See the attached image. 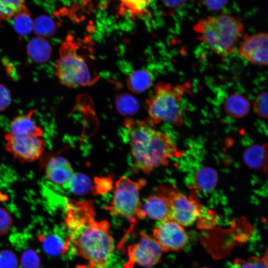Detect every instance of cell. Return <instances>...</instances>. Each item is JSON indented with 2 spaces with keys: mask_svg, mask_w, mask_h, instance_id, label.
Masks as SVG:
<instances>
[{
  "mask_svg": "<svg viewBox=\"0 0 268 268\" xmlns=\"http://www.w3.org/2000/svg\"><path fill=\"white\" fill-rule=\"evenodd\" d=\"M198 39L221 57L233 53L243 36L244 25L233 16L221 14L200 20L193 26Z\"/></svg>",
  "mask_w": 268,
  "mask_h": 268,
  "instance_id": "3957f363",
  "label": "cell"
},
{
  "mask_svg": "<svg viewBox=\"0 0 268 268\" xmlns=\"http://www.w3.org/2000/svg\"><path fill=\"white\" fill-rule=\"evenodd\" d=\"M18 259L15 254L9 250L0 251V268H17Z\"/></svg>",
  "mask_w": 268,
  "mask_h": 268,
  "instance_id": "f546056e",
  "label": "cell"
},
{
  "mask_svg": "<svg viewBox=\"0 0 268 268\" xmlns=\"http://www.w3.org/2000/svg\"><path fill=\"white\" fill-rule=\"evenodd\" d=\"M206 6L212 10H219L224 7L229 0H203Z\"/></svg>",
  "mask_w": 268,
  "mask_h": 268,
  "instance_id": "836d02e7",
  "label": "cell"
},
{
  "mask_svg": "<svg viewBox=\"0 0 268 268\" xmlns=\"http://www.w3.org/2000/svg\"><path fill=\"white\" fill-rule=\"evenodd\" d=\"M33 30L38 37L43 38L48 37L55 33L56 24L50 17L42 15L33 22Z\"/></svg>",
  "mask_w": 268,
  "mask_h": 268,
  "instance_id": "603a6c76",
  "label": "cell"
},
{
  "mask_svg": "<svg viewBox=\"0 0 268 268\" xmlns=\"http://www.w3.org/2000/svg\"></svg>",
  "mask_w": 268,
  "mask_h": 268,
  "instance_id": "74e56055",
  "label": "cell"
},
{
  "mask_svg": "<svg viewBox=\"0 0 268 268\" xmlns=\"http://www.w3.org/2000/svg\"><path fill=\"white\" fill-rule=\"evenodd\" d=\"M125 126L135 170L149 174L158 167L167 165L170 159L183 155L172 138L155 129L148 119L138 122L127 119Z\"/></svg>",
  "mask_w": 268,
  "mask_h": 268,
  "instance_id": "7a4b0ae2",
  "label": "cell"
},
{
  "mask_svg": "<svg viewBox=\"0 0 268 268\" xmlns=\"http://www.w3.org/2000/svg\"><path fill=\"white\" fill-rule=\"evenodd\" d=\"M243 159L251 168L262 170L268 174V143L249 146L244 153Z\"/></svg>",
  "mask_w": 268,
  "mask_h": 268,
  "instance_id": "5bb4252c",
  "label": "cell"
},
{
  "mask_svg": "<svg viewBox=\"0 0 268 268\" xmlns=\"http://www.w3.org/2000/svg\"><path fill=\"white\" fill-rule=\"evenodd\" d=\"M218 176L216 172L210 167H204L194 175L195 187L204 193L212 191L216 185Z\"/></svg>",
  "mask_w": 268,
  "mask_h": 268,
  "instance_id": "ac0fdd59",
  "label": "cell"
},
{
  "mask_svg": "<svg viewBox=\"0 0 268 268\" xmlns=\"http://www.w3.org/2000/svg\"><path fill=\"white\" fill-rule=\"evenodd\" d=\"M38 240L44 252L51 256H55L66 252L65 240L53 234H40Z\"/></svg>",
  "mask_w": 268,
  "mask_h": 268,
  "instance_id": "44dd1931",
  "label": "cell"
},
{
  "mask_svg": "<svg viewBox=\"0 0 268 268\" xmlns=\"http://www.w3.org/2000/svg\"><path fill=\"white\" fill-rule=\"evenodd\" d=\"M155 193L166 202L169 210L168 219L183 226L192 224L201 213L195 197L188 198L173 185H160Z\"/></svg>",
  "mask_w": 268,
  "mask_h": 268,
  "instance_id": "52a82bcc",
  "label": "cell"
},
{
  "mask_svg": "<svg viewBox=\"0 0 268 268\" xmlns=\"http://www.w3.org/2000/svg\"><path fill=\"white\" fill-rule=\"evenodd\" d=\"M21 268H40L41 262L36 252L31 248L23 250L20 258Z\"/></svg>",
  "mask_w": 268,
  "mask_h": 268,
  "instance_id": "d4e9b609",
  "label": "cell"
},
{
  "mask_svg": "<svg viewBox=\"0 0 268 268\" xmlns=\"http://www.w3.org/2000/svg\"><path fill=\"white\" fill-rule=\"evenodd\" d=\"M13 19L14 27L20 35H26L33 30V22L30 13L19 14Z\"/></svg>",
  "mask_w": 268,
  "mask_h": 268,
  "instance_id": "484cf974",
  "label": "cell"
},
{
  "mask_svg": "<svg viewBox=\"0 0 268 268\" xmlns=\"http://www.w3.org/2000/svg\"><path fill=\"white\" fill-rule=\"evenodd\" d=\"M5 149L18 161L32 162L42 155L45 142L41 137L21 136L10 133L4 135Z\"/></svg>",
  "mask_w": 268,
  "mask_h": 268,
  "instance_id": "9c48e42d",
  "label": "cell"
},
{
  "mask_svg": "<svg viewBox=\"0 0 268 268\" xmlns=\"http://www.w3.org/2000/svg\"><path fill=\"white\" fill-rule=\"evenodd\" d=\"M234 268H267L263 258L255 256L246 260L236 259L234 261Z\"/></svg>",
  "mask_w": 268,
  "mask_h": 268,
  "instance_id": "f1b7e54d",
  "label": "cell"
},
{
  "mask_svg": "<svg viewBox=\"0 0 268 268\" xmlns=\"http://www.w3.org/2000/svg\"><path fill=\"white\" fill-rule=\"evenodd\" d=\"M11 102V96L8 88L0 84V112L6 110Z\"/></svg>",
  "mask_w": 268,
  "mask_h": 268,
  "instance_id": "d6a6232c",
  "label": "cell"
},
{
  "mask_svg": "<svg viewBox=\"0 0 268 268\" xmlns=\"http://www.w3.org/2000/svg\"><path fill=\"white\" fill-rule=\"evenodd\" d=\"M142 208L145 216L152 219L162 221L168 219V206L165 201L158 196L147 198Z\"/></svg>",
  "mask_w": 268,
  "mask_h": 268,
  "instance_id": "9a60e30c",
  "label": "cell"
},
{
  "mask_svg": "<svg viewBox=\"0 0 268 268\" xmlns=\"http://www.w3.org/2000/svg\"><path fill=\"white\" fill-rule=\"evenodd\" d=\"M152 83L151 73L145 69L132 72L127 79L128 88L133 92L141 93L147 89Z\"/></svg>",
  "mask_w": 268,
  "mask_h": 268,
  "instance_id": "ffe728a7",
  "label": "cell"
},
{
  "mask_svg": "<svg viewBox=\"0 0 268 268\" xmlns=\"http://www.w3.org/2000/svg\"><path fill=\"white\" fill-rule=\"evenodd\" d=\"M27 53L33 62L41 63L48 61L51 53V47L43 38L35 37L27 45Z\"/></svg>",
  "mask_w": 268,
  "mask_h": 268,
  "instance_id": "e0dca14e",
  "label": "cell"
},
{
  "mask_svg": "<svg viewBox=\"0 0 268 268\" xmlns=\"http://www.w3.org/2000/svg\"><path fill=\"white\" fill-rule=\"evenodd\" d=\"M190 85L189 82L177 85L163 81L157 83L146 101L148 119L154 125L167 122L174 126H182L184 114L182 101Z\"/></svg>",
  "mask_w": 268,
  "mask_h": 268,
  "instance_id": "277c9868",
  "label": "cell"
},
{
  "mask_svg": "<svg viewBox=\"0 0 268 268\" xmlns=\"http://www.w3.org/2000/svg\"><path fill=\"white\" fill-rule=\"evenodd\" d=\"M111 177L96 178L94 186L92 187V192L95 195L105 193L108 192L112 187Z\"/></svg>",
  "mask_w": 268,
  "mask_h": 268,
  "instance_id": "4dcf8cb0",
  "label": "cell"
},
{
  "mask_svg": "<svg viewBox=\"0 0 268 268\" xmlns=\"http://www.w3.org/2000/svg\"><path fill=\"white\" fill-rule=\"evenodd\" d=\"M67 207L66 252L70 248L74 255L86 260L91 268H105L114 250L108 222L96 220L91 200H69Z\"/></svg>",
  "mask_w": 268,
  "mask_h": 268,
  "instance_id": "6da1fadb",
  "label": "cell"
},
{
  "mask_svg": "<svg viewBox=\"0 0 268 268\" xmlns=\"http://www.w3.org/2000/svg\"><path fill=\"white\" fill-rule=\"evenodd\" d=\"M122 5L134 16H143L147 13L149 0H119Z\"/></svg>",
  "mask_w": 268,
  "mask_h": 268,
  "instance_id": "4316f807",
  "label": "cell"
},
{
  "mask_svg": "<svg viewBox=\"0 0 268 268\" xmlns=\"http://www.w3.org/2000/svg\"><path fill=\"white\" fill-rule=\"evenodd\" d=\"M225 112L231 117L241 118L246 116L250 110L248 99L240 94H233L226 98L224 103Z\"/></svg>",
  "mask_w": 268,
  "mask_h": 268,
  "instance_id": "2e32d148",
  "label": "cell"
},
{
  "mask_svg": "<svg viewBox=\"0 0 268 268\" xmlns=\"http://www.w3.org/2000/svg\"><path fill=\"white\" fill-rule=\"evenodd\" d=\"M153 236L163 252L180 251L185 246L188 239L183 226L169 219L161 221L154 230Z\"/></svg>",
  "mask_w": 268,
  "mask_h": 268,
  "instance_id": "30bf717a",
  "label": "cell"
},
{
  "mask_svg": "<svg viewBox=\"0 0 268 268\" xmlns=\"http://www.w3.org/2000/svg\"><path fill=\"white\" fill-rule=\"evenodd\" d=\"M12 225V218L8 211L0 207V235L7 233Z\"/></svg>",
  "mask_w": 268,
  "mask_h": 268,
  "instance_id": "1f68e13d",
  "label": "cell"
},
{
  "mask_svg": "<svg viewBox=\"0 0 268 268\" xmlns=\"http://www.w3.org/2000/svg\"><path fill=\"white\" fill-rule=\"evenodd\" d=\"M116 106L121 113L132 115L137 111L139 104L134 97L128 94H123L117 99Z\"/></svg>",
  "mask_w": 268,
  "mask_h": 268,
  "instance_id": "cb8c5ba5",
  "label": "cell"
},
{
  "mask_svg": "<svg viewBox=\"0 0 268 268\" xmlns=\"http://www.w3.org/2000/svg\"><path fill=\"white\" fill-rule=\"evenodd\" d=\"M27 13L25 0H0V23Z\"/></svg>",
  "mask_w": 268,
  "mask_h": 268,
  "instance_id": "d6986e66",
  "label": "cell"
},
{
  "mask_svg": "<svg viewBox=\"0 0 268 268\" xmlns=\"http://www.w3.org/2000/svg\"><path fill=\"white\" fill-rule=\"evenodd\" d=\"M262 258L264 260L267 268H268V246L265 250L264 256Z\"/></svg>",
  "mask_w": 268,
  "mask_h": 268,
  "instance_id": "d590c367",
  "label": "cell"
},
{
  "mask_svg": "<svg viewBox=\"0 0 268 268\" xmlns=\"http://www.w3.org/2000/svg\"><path fill=\"white\" fill-rule=\"evenodd\" d=\"M74 172L69 162L61 156L51 158L45 167V175L52 183L64 187L68 183Z\"/></svg>",
  "mask_w": 268,
  "mask_h": 268,
  "instance_id": "7c38bea8",
  "label": "cell"
},
{
  "mask_svg": "<svg viewBox=\"0 0 268 268\" xmlns=\"http://www.w3.org/2000/svg\"><path fill=\"white\" fill-rule=\"evenodd\" d=\"M238 52L252 64L268 66V32L243 35Z\"/></svg>",
  "mask_w": 268,
  "mask_h": 268,
  "instance_id": "8fae6325",
  "label": "cell"
},
{
  "mask_svg": "<svg viewBox=\"0 0 268 268\" xmlns=\"http://www.w3.org/2000/svg\"><path fill=\"white\" fill-rule=\"evenodd\" d=\"M35 112L34 110H30L26 114L13 119L9 124V133L16 135L42 136L43 134L42 129L32 119Z\"/></svg>",
  "mask_w": 268,
  "mask_h": 268,
  "instance_id": "4fadbf2b",
  "label": "cell"
},
{
  "mask_svg": "<svg viewBox=\"0 0 268 268\" xmlns=\"http://www.w3.org/2000/svg\"><path fill=\"white\" fill-rule=\"evenodd\" d=\"M187 0H162L164 4L169 8H177L182 5Z\"/></svg>",
  "mask_w": 268,
  "mask_h": 268,
  "instance_id": "e575fe53",
  "label": "cell"
},
{
  "mask_svg": "<svg viewBox=\"0 0 268 268\" xmlns=\"http://www.w3.org/2000/svg\"><path fill=\"white\" fill-rule=\"evenodd\" d=\"M254 109L259 117L268 118V92H263L258 95L254 101Z\"/></svg>",
  "mask_w": 268,
  "mask_h": 268,
  "instance_id": "83f0119b",
  "label": "cell"
},
{
  "mask_svg": "<svg viewBox=\"0 0 268 268\" xmlns=\"http://www.w3.org/2000/svg\"><path fill=\"white\" fill-rule=\"evenodd\" d=\"M65 188L69 189L72 193L79 196L86 195L92 189L89 178L80 173H74Z\"/></svg>",
  "mask_w": 268,
  "mask_h": 268,
  "instance_id": "7402d4cb",
  "label": "cell"
},
{
  "mask_svg": "<svg viewBox=\"0 0 268 268\" xmlns=\"http://www.w3.org/2000/svg\"><path fill=\"white\" fill-rule=\"evenodd\" d=\"M76 268H91L89 266L79 265L76 267Z\"/></svg>",
  "mask_w": 268,
  "mask_h": 268,
  "instance_id": "8d00e7d4",
  "label": "cell"
},
{
  "mask_svg": "<svg viewBox=\"0 0 268 268\" xmlns=\"http://www.w3.org/2000/svg\"><path fill=\"white\" fill-rule=\"evenodd\" d=\"M78 50L75 43L67 39L61 47L55 65L60 82L69 87L91 85L95 81L87 61Z\"/></svg>",
  "mask_w": 268,
  "mask_h": 268,
  "instance_id": "8992f818",
  "label": "cell"
},
{
  "mask_svg": "<svg viewBox=\"0 0 268 268\" xmlns=\"http://www.w3.org/2000/svg\"><path fill=\"white\" fill-rule=\"evenodd\" d=\"M127 252L125 268H132L136 265L151 268L159 263L163 251L153 238L141 232L138 240L129 246Z\"/></svg>",
  "mask_w": 268,
  "mask_h": 268,
  "instance_id": "ba28073f",
  "label": "cell"
},
{
  "mask_svg": "<svg viewBox=\"0 0 268 268\" xmlns=\"http://www.w3.org/2000/svg\"><path fill=\"white\" fill-rule=\"evenodd\" d=\"M146 184L143 179L133 181L125 176L116 183V189L111 202L105 209L111 214L123 216L128 220L130 228L126 236L130 234L137 222L145 217L141 203L139 193Z\"/></svg>",
  "mask_w": 268,
  "mask_h": 268,
  "instance_id": "5b68a950",
  "label": "cell"
}]
</instances>
